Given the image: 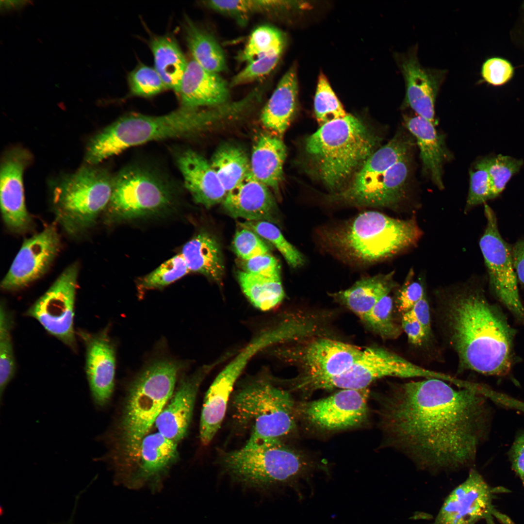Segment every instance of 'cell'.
I'll use <instances>...</instances> for the list:
<instances>
[{
  "instance_id": "5bb4252c",
  "label": "cell",
  "mask_w": 524,
  "mask_h": 524,
  "mask_svg": "<svg viewBox=\"0 0 524 524\" xmlns=\"http://www.w3.org/2000/svg\"><path fill=\"white\" fill-rule=\"evenodd\" d=\"M79 272L77 263L68 266L25 313L74 350L77 349L74 317Z\"/></svg>"
},
{
  "instance_id": "e0dca14e",
  "label": "cell",
  "mask_w": 524,
  "mask_h": 524,
  "mask_svg": "<svg viewBox=\"0 0 524 524\" xmlns=\"http://www.w3.org/2000/svg\"><path fill=\"white\" fill-rule=\"evenodd\" d=\"M27 149L14 147L5 152L0 168V204L2 218L6 228L16 234L31 229L32 218L26 207L23 176L31 163Z\"/></svg>"
},
{
  "instance_id": "7dc6e473",
  "label": "cell",
  "mask_w": 524,
  "mask_h": 524,
  "mask_svg": "<svg viewBox=\"0 0 524 524\" xmlns=\"http://www.w3.org/2000/svg\"><path fill=\"white\" fill-rule=\"evenodd\" d=\"M281 55V54H269L247 63L246 66L232 78L229 87L246 84L263 78L275 68Z\"/></svg>"
},
{
  "instance_id": "f6af8a7d",
  "label": "cell",
  "mask_w": 524,
  "mask_h": 524,
  "mask_svg": "<svg viewBox=\"0 0 524 524\" xmlns=\"http://www.w3.org/2000/svg\"><path fill=\"white\" fill-rule=\"evenodd\" d=\"M128 83L132 95L150 97L167 89L154 67L140 65L131 72Z\"/></svg>"
},
{
  "instance_id": "7a4b0ae2",
  "label": "cell",
  "mask_w": 524,
  "mask_h": 524,
  "mask_svg": "<svg viewBox=\"0 0 524 524\" xmlns=\"http://www.w3.org/2000/svg\"><path fill=\"white\" fill-rule=\"evenodd\" d=\"M444 314L450 341L462 367L488 375L508 373L513 331L481 290L468 287L454 293Z\"/></svg>"
},
{
  "instance_id": "f5cc1de1",
  "label": "cell",
  "mask_w": 524,
  "mask_h": 524,
  "mask_svg": "<svg viewBox=\"0 0 524 524\" xmlns=\"http://www.w3.org/2000/svg\"><path fill=\"white\" fill-rule=\"evenodd\" d=\"M401 327L406 333L409 342L413 344H421L427 338L421 325L409 311L403 314Z\"/></svg>"
},
{
  "instance_id": "1f68e13d",
  "label": "cell",
  "mask_w": 524,
  "mask_h": 524,
  "mask_svg": "<svg viewBox=\"0 0 524 524\" xmlns=\"http://www.w3.org/2000/svg\"><path fill=\"white\" fill-rule=\"evenodd\" d=\"M181 254L191 271L200 273L215 281L224 274V262L220 245L213 235L202 232L188 241Z\"/></svg>"
},
{
  "instance_id": "d590c367",
  "label": "cell",
  "mask_w": 524,
  "mask_h": 524,
  "mask_svg": "<svg viewBox=\"0 0 524 524\" xmlns=\"http://www.w3.org/2000/svg\"><path fill=\"white\" fill-rule=\"evenodd\" d=\"M237 278L246 296L261 311L273 309L285 297L281 279L265 278L243 271L237 273Z\"/></svg>"
},
{
  "instance_id": "e575fe53",
  "label": "cell",
  "mask_w": 524,
  "mask_h": 524,
  "mask_svg": "<svg viewBox=\"0 0 524 524\" xmlns=\"http://www.w3.org/2000/svg\"><path fill=\"white\" fill-rule=\"evenodd\" d=\"M186 40L193 60L204 69L218 73L227 67L224 52L216 39L210 33L186 19Z\"/></svg>"
},
{
  "instance_id": "4fadbf2b",
  "label": "cell",
  "mask_w": 524,
  "mask_h": 524,
  "mask_svg": "<svg viewBox=\"0 0 524 524\" xmlns=\"http://www.w3.org/2000/svg\"><path fill=\"white\" fill-rule=\"evenodd\" d=\"M487 224L479 246L494 295L520 321L524 323V307L519 295L511 247L500 234L496 215L484 206Z\"/></svg>"
},
{
  "instance_id": "6da1fadb",
  "label": "cell",
  "mask_w": 524,
  "mask_h": 524,
  "mask_svg": "<svg viewBox=\"0 0 524 524\" xmlns=\"http://www.w3.org/2000/svg\"><path fill=\"white\" fill-rule=\"evenodd\" d=\"M448 383L426 378L395 384L378 399L385 444L430 472L472 464L489 425L485 393Z\"/></svg>"
},
{
  "instance_id": "681fc988",
  "label": "cell",
  "mask_w": 524,
  "mask_h": 524,
  "mask_svg": "<svg viewBox=\"0 0 524 524\" xmlns=\"http://www.w3.org/2000/svg\"><path fill=\"white\" fill-rule=\"evenodd\" d=\"M514 69L508 60L492 57L485 60L481 67V74L484 80L494 86L505 85L513 78Z\"/></svg>"
},
{
  "instance_id": "ac0fdd59",
  "label": "cell",
  "mask_w": 524,
  "mask_h": 524,
  "mask_svg": "<svg viewBox=\"0 0 524 524\" xmlns=\"http://www.w3.org/2000/svg\"><path fill=\"white\" fill-rule=\"evenodd\" d=\"M413 145L411 138L398 132L385 145L375 151L341 191L326 196L329 203L355 206L359 199L375 184L382 174L409 155Z\"/></svg>"
},
{
  "instance_id": "816d5d0a",
  "label": "cell",
  "mask_w": 524,
  "mask_h": 524,
  "mask_svg": "<svg viewBox=\"0 0 524 524\" xmlns=\"http://www.w3.org/2000/svg\"><path fill=\"white\" fill-rule=\"evenodd\" d=\"M414 272L411 269L398 293V307L399 311L404 313L410 310L425 294L423 284L419 281L414 280Z\"/></svg>"
},
{
  "instance_id": "7bdbcfd3",
  "label": "cell",
  "mask_w": 524,
  "mask_h": 524,
  "mask_svg": "<svg viewBox=\"0 0 524 524\" xmlns=\"http://www.w3.org/2000/svg\"><path fill=\"white\" fill-rule=\"evenodd\" d=\"M314 101L315 116L320 126L347 115L323 74L319 78Z\"/></svg>"
},
{
  "instance_id": "b9f144b4",
  "label": "cell",
  "mask_w": 524,
  "mask_h": 524,
  "mask_svg": "<svg viewBox=\"0 0 524 524\" xmlns=\"http://www.w3.org/2000/svg\"><path fill=\"white\" fill-rule=\"evenodd\" d=\"M393 300L389 295L383 297L362 321L381 338L393 339L401 333V328L393 317Z\"/></svg>"
},
{
  "instance_id": "f546056e",
  "label": "cell",
  "mask_w": 524,
  "mask_h": 524,
  "mask_svg": "<svg viewBox=\"0 0 524 524\" xmlns=\"http://www.w3.org/2000/svg\"><path fill=\"white\" fill-rule=\"evenodd\" d=\"M394 273L363 278L350 288L329 295L348 308L362 320L373 307L396 286Z\"/></svg>"
},
{
  "instance_id": "30bf717a",
  "label": "cell",
  "mask_w": 524,
  "mask_h": 524,
  "mask_svg": "<svg viewBox=\"0 0 524 524\" xmlns=\"http://www.w3.org/2000/svg\"><path fill=\"white\" fill-rule=\"evenodd\" d=\"M176 189L171 181L150 168L124 167L114 176L111 196L105 210L108 223L155 215L174 204Z\"/></svg>"
},
{
  "instance_id": "5b68a950",
  "label": "cell",
  "mask_w": 524,
  "mask_h": 524,
  "mask_svg": "<svg viewBox=\"0 0 524 524\" xmlns=\"http://www.w3.org/2000/svg\"><path fill=\"white\" fill-rule=\"evenodd\" d=\"M379 141L362 121L347 114L322 125L306 139L307 170L332 193L339 192L375 151Z\"/></svg>"
},
{
  "instance_id": "83f0119b",
  "label": "cell",
  "mask_w": 524,
  "mask_h": 524,
  "mask_svg": "<svg viewBox=\"0 0 524 524\" xmlns=\"http://www.w3.org/2000/svg\"><path fill=\"white\" fill-rule=\"evenodd\" d=\"M286 155V147L281 138L264 133L253 146L250 159L252 175L278 195Z\"/></svg>"
},
{
  "instance_id": "74e56055",
  "label": "cell",
  "mask_w": 524,
  "mask_h": 524,
  "mask_svg": "<svg viewBox=\"0 0 524 524\" xmlns=\"http://www.w3.org/2000/svg\"><path fill=\"white\" fill-rule=\"evenodd\" d=\"M284 45V37L279 30L269 25L261 26L252 32L239 59L248 63L265 55L282 54Z\"/></svg>"
},
{
  "instance_id": "ba28073f",
  "label": "cell",
  "mask_w": 524,
  "mask_h": 524,
  "mask_svg": "<svg viewBox=\"0 0 524 524\" xmlns=\"http://www.w3.org/2000/svg\"><path fill=\"white\" fill-rule=\"evenodd\" d=\"M221 464L238 481L258 488L295 481L310 472L314 466L307 456L282 441L244 446L225 453Z\"/></svg>"
},
{
  "instance_id": "db71d44e",
  "label": "cell",
  "mask_w": 524,
  "mask_h": 524,
  "mask_svg": "<svg viewBox=\"0 0 524 524\" xmlns=\"http://www.w3.org/2000/svg\"><path fill=\"white\" fill-rule=\"evenodd\" d=\"M513 471L524 482V432L517 435L508 451Z\"/></svg>"
},
{
  "instance_id": "680465c9",
  "label": "cell",
  "mask_w": 524,
  "mask_h": 524,
  "mask_svg": "<svg viewBox=\"0 0 524 524\" xmlns=\"http://www.w3.org/2000/svg\"><path fill=\"white\" fill-rule=\"evenodd\" d=\"M66 524H72L71 523V522L69 521Z\"/></svg>"
},
{
  "instance_id": "836d02e7",
  "label": "cell",
  "mask_w": 524,
  "mask_h": 524,
  "mask_svg": "<svg viewBox=\"0 0 524 524\" xmlns=\"http://www.w3.org/2000/svg\"><path fill=\"white\" fill-rule=\"evenodd\" d=\"M210 162L227 193L238 186L250 172V159L246 152L231 144L217 148Z\"/></svg>"
},
{
  "instance_id": "f907efd6",
  "label": "cell",
  "mask_w": 524,
  "mask_h": 524,
  "mask_svg": "<svg viewBox=\"0 0 524 524\" xmlns=\"http://www.w3.org/2000/svg\"><path fill=\"white\" fill-rule=\"evenodd\" d=\"M241 260V266L245 272L270 278L281 279L280 264L269 253L248 260Z\"/></svg>"
},
{
  "instance_id": "44dd1931",
  "label": "cell",
  "mask_w": 524,
  "mask_h": 524,
  "mask_svg": "<svg viewBox=\"0 0 524 524\" xmlns=\"http://www.w3.org/2000/svg\"><path fill=\"white\" fill-rule=\"evenodd\" d=\"M399 62L406 83L404 105L435 124V102L444 73L422 66L415 49L400 55Z\"/></svg>"
},
{
  "instance_id": "ab89813d",
  "label": "cell",
  "mask_w": 524,
  "mask_h": 524,
  "mask_svg": "<svg viewBox=\"0 0 524 524\" xmlns=\"http://www.w3.org/2000/svg\"><path fill=\"white\" fill-rule=\"evenodd\" d=\"M12 317L5 303L0 307V393L1 401L7 386L13 378L16 362L11 335Z\"/></svg>"
},
{
  "instance_id": "7402d4cb",
  "label": "cell",
  "mask_w": 524,
  "mask_h": 524,
  "mask_svg": "<svg viewBox=\"0 0 524 524\" xmlns=\"http://www.w3.org/2000/svg\"><path fill=\"white\" fill-rule=\"evenodd\" d=\"M86 348L85 372L92 399L99 407L110 400L114 387L115 351L105 333L80 331Z\"/></svg>"
},
{
  "instance_id": "d4e9b609",
  "label": "cell",
  "mask_w": 524,
  "mask_h": 524,
  "mask_svg": "<svg viewBox=\"0 0 524 524\" xmlns=\"http://www.w3.org/2000/svg\"><path fill=\"white\" fill-rule=\"evenodd\" d=\"M229 87L218 73L204 69L192 59L188 62L177 95L181 107L214 108L228 103Z\"/></svg>"
},
{
  "instance_id": "60d3db41",
  "label": "cell",
  "mask_w": 524,
  "mask_h": 524,
  "mask_svg": "<svg viewBox=\"0 0 524 524\" xmlns=\"http://www.w3.org/2000/svg\"><path fill=\"white\" fill-rule=\"evenodd\" d=\"M189 271L182 255L178 254L144 277L138 287L140 291L161 289L183 277Z\"/></svg>"
},
{
  "instance_id": "9f6ffc18",
  "label": "cell",
  "mask_w": 524,
  "mask_h": 524,
  "mask_svg": "<svg viewBox=\"0 0 524 524\" xmlns=\"http://www.w3.org/2000/svg\"><path fill=\"white\" fill-rule=\"evenodd\" d=\"M511 250L517 279L524 286V239L518 241Z\"/></svg>"
},
{
  "instance_id": "bcb514c9",
  "label": "cell",
  "mask_w": 524,
  "mask_h": 524,
  "mask_svg": "<svg viewBox=\"0 0 524 524\" xmlns=\"http://www.w3.org/2000/svg\"><path fill=\"white\" fill-rule=\"evenodd\" d=\"M487 157L478 161L470 173V187L465 210L490 199L491 186L487 167Z\"/></svg>"
},
{
  "instance_id": "ffe728a7",
  "label": "cell",
  "mask_w": 524,
  "mask_h": 524,
  "mask_svg": "<svg viewBox=\"0 0 524 524\" xmlns=\"http://www.w3.org/2000/svg\"><path fill=\"white\" fill-rule=\"evenodd\" d=\"M492 491L481 475L470 471L466 480L447 497L435 524H475L491 509Z\"/></svg>"
},
{
  "instance_id": "d6986e66",
  "label": "cell",
  "mask_w": 524,
  "mask_h": 524,
  "mask_svg": "<svg viewBox=\"0 0 524 524\" xmlns=\"http://www.w3.org/2000/svg\"><path fill=\"white\" fill-rule=\"evenodd\" d=\"M122 448L123 467L130 483L135 485L160 476L178 456L177 443L158 432L147 434L136 443Z\"/></svg>"
},
{
  "instance_id": "9c48e42d",
  "label": "cell",
  "mask_w": 524,
  "mask_h": 524,
  "mask_svg": "<svg viewBox=\"0 0 524 524\" xmlns=\"http://www.w3.org/2000/svg\"><path fill=\"white\" fill-rule=\"evenodd\" d=\"M180 365L160 360L148 366L133 382L119 423L123 447L146 436L174 393Z\"/></svg>"
},
{
  "instance_id": "484cf974",
  "label": "cell",
  "mask_w": 524,
  "mask_h": 524,
  "mask_svg": "<svg viewBox=\"0 0 524 524\" xmlns=\"http://www.w3.org/2000/svg\"><path fill=\"white\" fill-rule=\"evenodd\" d=\"M176 162L184 186L196 203L210 208L223 202L227 192L210 162L191 149L179 151Z\"/></svg>"
},
{
  "instance_id": "c3c4849f",
  "label": "cell",
  "mask_w": 524,
  "mask_h": 524,
  "mask_svg": "<svg viewBox=\"0 0 524 524\" xmlns=\"http://www.w3.org/2000/svg\"><path fill=\"white\" fill-rule=\"evenodd\" d=\"M232 247L235 254L242 260H248L270 251L268 246L259 235L245 228L236 232Z\"/></svg>"
},
{
  "instance_id": "6f0895ef",
  "label": "cell",
  "mask_w": 524,
  "mask_h": 524,
  "mask_svg": "<svg viewBox=\"0 0 524 524\" xmlns=\"http://www.w3.org/2000/svg\"><path fill=\"white\" fill-rule=\"evenodd\" d=\"M514 42L524 49V3L522 4L518 18L512 31Z\"/></svg>"
},
{
  "instance_id": "f35d334b",
  "label": "cell",
  "mask_w": 524,
  "mask_h": 524,
  "mask_svg": "<svg viewBox=\"0 0 524 524\" xmlns=\"http://www.w3.org/2000/svg\"><path fill=\"white\" fill-rule=\"evenodd\" d=\"M242 228L250 230L273 245L292 268H299L305 262L302 254L284 237L279 229L266 221H246L240 223Z\"/></svg>"
},
{
  "instance_id": "8d00e7d4",
  "label": "cell",
  "mask_w": 524,
  "mask_h": 524,
  "mask_svg": "<svg viewBox=\"0 0 524 524\" xmlns=\"http://www.w3.org/2000/svg\"><path fill=\"white\" fill-rule=\"evenodd\" d=\"M205 4L210 9L234 18L241 25H245L249 17L257 13H274L289 4L281 0H208Z\"/></svg>"
},
{
  "instance_id": "d6a6232c",
  "label": "cell",
  "mask_w": 524,
  "mask_h": 524,
  "mask_svg": "<svg viewBox=\"0 0 524 524\" xmlns=\"http://www.w3.org/2000/svg\"><path fill=\"white\" fill-rule=\"evenodd\" d=\"M154 68L167 89L177 94L188 62L177 42L168 36L154 37L150 43Z\"/></svg>"
},
{
  "instance_id": "8fae6325",
  "label": "cell",
  "mask_w": 524,
  "mask_h": 524,
  "mask_svg": "<svg viewBox=\"0 0 524 524\" xmlns=\"http://www.w3.org/2000/svg\"><path fill=\"white\" fill-rule=\"evenodd\" d=\"M360 347L326 337H308L279 349L278 354L299 369L292 381L294 390L306 393L314 384L338 376L360 356Z\"/></svg>"
},
{
  "instance_id": "603a6c76",
  "label": "cell",
  "mask_w": 524,
  "mask_h": 524,
  "mask_svg": "<svg viewBox=\"0 0 524 524\" xmlns=\"http://www.w3.org/2000/svg\"><path fill=\"white\" fill-rule=\"evenodd\" d=\"M210 367L199 369L183 379L157 417L158 432L177 443L185 436L191 423L199 386Z\"/></svg>"
},
{
  "instance_id": "7c38bea8",
  "label": "cell",
  "mask_w": 524,
  "mask_h": 524,
  "mask_svg": "<svg viewBox=\"0 0 524 524\" xmlns=\"http://www.w3.org/2000/svg\"><path fill=\"white\" fill-rule=\"evenodd\" d=\"M437 376L436 371L414 364L384 348L372 346L363 350L342 374L314 384L306 394L321 389L368 388L373 381L386 377L431 378Z\"/></svg>"
},
{
  "instance_id": "ee69618b",
  "label": "cell",
  "mask_w": 524,
  "mask_h": 524,
  "mask_svg": "<svg viewBox=\"0 0 524 524\" xmlns=\"http://www.w3.org/2000/svg\"><path fill=\"white\" fill-rule=\"evenodd\" d=\"M487 158L491 199L496 197L502 192L510 179L520 170L524 162L521 159L502 155Z\"/></svg>"
},
{
  "instance_id": "4316f807",
  "label": "cell",
  "mask_w": 524,
  "mask_h": 524,
  "mask_svg": "<svg viewBox=\"0 0 524 524\" xmlns=\"http://www.w3.org/2000/svg\"><path fill=\"white\" fill-rule=\"evenodd\" d=\"M404 120L407 128L416 139L424 172L442 189V166L449 156L442 136L437 132L434 124L421 116H405Z\"/></svg>"
},
{
  "instance_id": "11a10c76",
  "label": "cell",
  "mask_w": 524,
  "mask_h": 524,
  "mask_svg": "<svg viewBox=\"0 0 524 524\" xmlns=\"http://www.w3.org/2000/svg\"><path fill=\"white\" fill-rule=\"evenodd\" d=\"M409 311L421 325L428 338L430 334L431 322L429 305L425 294Z\"/></svg>"
},
{
  "instance_id": "2e32d148",
  "label": "cell",
  "mask_w": 524,
  "mask_h": 524,
  "mask_svg": "<svg viewBox=\"0 0 524 524\" xmlns=\"http://www.w3.org/2000/svg\"><path fill=\"white\" fill-rule=\"evenodd\" d=\"M61 246L55 225L25 239L0 283L2 289H22L43 277L53 263Z\"/></svg>"
},
{
  "instance_id": "8992f818",
  "label": "cell",
  "mask_w": 524,
  "mask_h": 524,
  "mask_svg": "<svg viewBox=\"0 0 524 524\" xmlns=\"http://www.w3.org/2000/svg\"><path fill=\"white\" fill-rule=\"evenodd\" d=\"M114 176L98 165L84 164L53 185L52 202L58 223L71 236L87 232L110 201Z\"/></svg>"
},
{
  "instance_id": "cb8c5ba5",
  "label": "cell",
  "mask_w": 524,
  "mask_h": 524,
  "mask_svg": "<svg viewBox=\"0 0 524 524\" xmlns=\"http://www.w3.org/2000/svg\"><path fill=\"white\" fill-rule=\"evenodd\" d=\"M223 206L234 218L247 221H277V206L273 194L250 172L238 186L227 193Z\"/></svg>"
},
{
  "instance_id": "3957f363",
  "label": "cell",
  "mask_w": 524,
  "mask_h": 524,
  "mask_svg": "<svg viewBox=\"0 0 524 524\" xmlns=\"http://www.w3.org/2000/svg\"><path fill=\"white\" fill-rule=\"evenodd\" d=\"M422 232L415 218L399 219L367 211L315 232L319 247L349 265L366 266L389 259L415 245Z\"/></svg>"
},
{
  "instance_id": "4dcf8cb0",
  "label": "cell",
  "mask_w": 524,
  "mask_h": 524,
  "mask_svg": "<svg viewBox=\"0 0 524 524\" xmlns=\"http://www.w3.org/2000/svg\"><path fill=\"white\" fill-rule=\"evenodd\" d=\"M409 172V155L382 174L355 206L395 208L405 196Z\"/></svg>"
},
{
  "instance_id": "277c9868",
  "label": "cell",
  "mask_w": 524,
  "mask_h": 524,
  "mask_svg": "<svg viewBox=\"0 0 524 524\" xmlns=\"http://www.w3.org/2000/svg\"><path fill=\"white\" fill-rule=\"evenodd\" d=\"M228 116V109L223 106L206 110L181 106L159 116L128 114L89 140L84 161L89 164L98 165L131 147L152 141L189 138Z\"/></svg>"
},
{
  "instance_id": "52a82bcc",
  "label": "cell",
  "mask_w": 524,
  "mask_h": 524,
  "mask_svg": "<svg viewBox=\"0 0 524 524\" xmlns=\"http://www.w3.org/2000/svg\"><path fill=\"white\" fill-rule=\"evenodd\" d=\"M232 407L237 423L250 429L245 446L282 441L296 428V404L290 393L268 380L245 385L235 393Z\"/></svg>"
},
{
  "instance_id": "9a60e30c",
  "label": "cell",
  "mask_w": 524,
  "mask_h": 524,
  "mask_svg": "<svg viewBox=\"0 0 524 524\" xmlns=\"http://www.w3.org/2000/svg\"><path fill=\"white\" fill-rule=\"evenodd\" d=\"M369 393L368 388L342 389L321 399L296 404V415L321 432L359 427L368 420Z\"/></svg>"
},
{
  "instance_id": "f1b7e54d",
  "label": "cell",
  "mask_w": 524,
  "mask_h": 524,
  "mask_svg": "<svg viewBox=\"0 0 524 524\" xmlns=\"http://www.w3.org/2000/svg\"><path fill=\"white\" fill-rule=\"evenodd\" d=\"M297 95L296 71L293 66L280 80L261 115L263 126L280 138L295 115Z\"/></svg>"
}]
</instances>
